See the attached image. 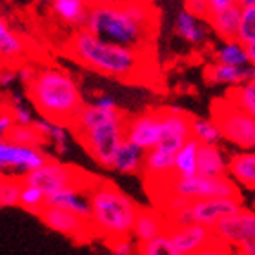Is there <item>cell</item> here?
Masks as SVG:
<instances>
[{
  "label": "cell",
  "mask_w": 255,
  "mask_h": 255,
  "mask_svg": "<svg viewBox=\"0 0 255 255\" xmlns=\"http://www.w3.org/2000/svg\"><path fill=\"white\" fill-rule=\"evenodd\" d=\"M64 53L95 73L129 84H151L159 75L153 51L108 42L86 27H79L69 35Z\"/></svg>",
  "instance_id": "cell-1"
},
{
  "label": "cell",
  "mask_w": 255,
  "mask_h": 255,
  "mask_svg": "<svg viewBox=\"0 0 255 255\" xmlns=\"http://www.w3.org/2000/svg\"><path fill=\"white\" fill-rule=\"evenodd\" d=\"M84 27L102 40L153 51L159 33V9L151 0H131L123 5L91 7Z\"/></svg>",
  "instance_id": "cell-2"
},
{
  "label": "cell",
  "mask_w": 255,
  "mask_h": 255,
  "mask_svg": "<svg viewBox=\"0 0 255 255\" xmlns=\"http://www.w3.org/2000/svg\"><path fill=\"white\" fill-rule=\"evenodd\" d=\"M26 93L40 117L68 128L86 106L73 77L60 68L37 71L35 79L26 86Z\"/></svg>",
  "instance_id": "cell-3"
},
{
  "label": "cell",
  "mask_w": 255,
  "mask_h": 255,
  "mask_svg": "<svg viewBox=\"0 0 255 255\" xmlns=\"http://www.w3.org/2000/svg\"><path fill=\"white\" fill-rule=\"evenodd\" d=\"M126 121L119 110L108 112L86 104L69 129L97 164L112 170L115 155L126 140Z\"/></svg>",
  "instance_id": "cell-4"
},
{
  "label": "cell",
  "mask_w": 255,
  "mask_h": 255,
  "mask_svg": "<svg viewBox=\"0 0 255 255\" xmlns=\"http://www.w3.org/2000/svg\"><path fill=\"white\" fill-rule=\"evenodd\" d=\"M88 195L91 202L90 223L95 230V235L106 237L110 243L131 237L133 226L140 212L131 197L119 190L115 184L101 179L91 182Z\"/></svg>",
  "instance_id": "cell-5"
},
{
  "label": "cell",
  "mask_w": 255,
  "mask_h": 255,
  "mask_svg": "<svg viewBox=\"0 0 255 255\" xmlns=\"http://www.w3.org/2000/svg\"><path fill=\"white\" fill-rule=\"evenodd\" d=\"M212 119L221 128L223 138L245 151H255V119L226 99L212 102Z\"/></svg>",
  "instance_id": "cell-6"
},
{
  "label": "cell",
  "mask_w": 255,
  "mask_h": 255,
  "mask_svg": "<svg viewBox=\"0 0 255 255\" xmlns=\"http://www.w3.org/2000/svg\"><path fill=\"white\" fill-rule=\"evenodd\" d=\"M160 191H171L184 197L190 202L204 199H239V186L228 175L226 177H202L193 175L186 179L175 177Z\"/></svg>",
  "instance_id": "cell-7"
},
{
  "label": "cell",
  "mask_w": 255,
  "mask_h": 255,
  "mask_svg": "<svg viewBox=\"0 0 255 255\" xmlns=\"http://www.w3.org/2000/svg\"><path fill=\"white\" fill-rule=\"evenodd\" d=\"M22 181L27 186H35L38 190H42L46 195H51V193H57V191L64 190V188L71 186L88 190L91 186L93 179L90 175H86L84 171L77 170L75 166L64 164V162L51 159L46 166L29 173Z\"/></svg>",
  "instance_id": "cell-8"
},
{
  "label": "cell",
  "mask_w": 255,
  "mask_h": 255,
  "mask_svg": "<svg viewBox=\"0 0 255 255\" xmlns=\"http://www.w3.org/2000/svg\"><path fill=\"white\" fill-rule=\"evenodd\" d=\"M215 239L235 255H255V210L243 208L215 226Z\"/></svg>",
  "instance_id": "cell-9"
},
{
  "label": "cell",
  "mask_w": 255,
  "mask_h": 255,
  "mask_svg": "<svg viewBox=\"0 0 255 255\" xmlns=\"http://www.w3.org/2000/svg\"><path fill=\"white\" fill-rule=\"evenodd\" d=\"M241 199H204L190 202L179 215L170 219L173 224H201L215 230L221 221L243 210Z\"/></svg>",
  "instance_id": "cell-10"
},
{
  "label": "cell",
  "mask_w": 255,
  "mask_h": 255,
  "mask_svg": "<svg viewBox=\"0 0 255 255\" xmlns=\"http://www.w3.org/2000/svg\"><path fill=\"white\" fill-rule=\"evenodd\" d=\"M49 160H51L49 155L42 148L20 146L7 138L0 140V170L4 171L5 175H15L24 179L33 171L40 170Z\"/></svg>",
  "instance_id": "cell-11"
},
{
  "label": "cell",
  "mask_w": 255,
  "mask_h": 255,
  "mask_svg": "<svg viewBox=\"0 0 255 255\" xmlns=\"http://www.w3.org/2000/svg\"><path fill=\"white\" fill-rule=\"evenodd\" d=\"M162 138V110L138 113L126 121V140L144 151H151Z\"/></svg>",
  "instance_id": "cell-12"
},
{
  "label": "cell",
  "mask_w": 255,
  "mask_h": 255,
  "mask_svg": "<svg viewBox=\"0 0 255 255\" xmlns=\"http://www.w3.org/2000/svg\"><path fill=\"white\" fill-rule=\"evenodd\" d=\"M191 123H193V117L182 112L181 108L173 106L162 110V138L157 148L175 155L193 137Z\"/></svg>",
  "instance_id": "cell-13"
},
{
  "label": "cell",
  "mask_w": 255,
  "mask_h": 255,
  "mask_svg": "<svg viewBox=\"0 0 255 255\" xmlns=\"http://www.w3.org/2000/svg\"><path fill=\"white\" fill-rule=\"evenodd\" d=\"M38 217L49 230H53L60 235H66L73 241H86L95 235V230H93L90 221H86V219L79 217L71 212L60 210V208L46 206Z\"/></svg>",
  "instance_id": "cell-14"
},
{
  "label": "cell",
  "mask_w": 255,
  "mask_h": 255,
  "mask_svg": "<svg viewBox=\"0 0 255 255\" xmlns=\"http://www.w3.org/2000/svg\"><path fill=\"white\" fill-rule=\"evenodd\" d=\"M168 235L182 255H193L217 243L212 228L201 224H173L168 226Z\"/></svg>",
  "instance_id": "cell-15"
},
{
  "label": "cell",
  "mask_w": 255,
  "mask_h": 255,
  "mask_svg": "<svg viewBox=\"0 0 255 255\" xmlns=\"http://www.w3.org/2000/svg\"><path fill=\"white\" fill-rule=\"evenodd\" d=\"M142 175L146 182H151L155 186H159V190H164L175 179V155L160 148L146 151Z\"/></svg>",
  "instance_id": "cell-16"
},
{
  "label": "cell",
  "mask_w": 255,
  "mask_h": 255,
  "mask_svg": "<svg viewBox=\"0 0 255 255\" xmlns=\"http://www.w3.org/2000/svg\"><path fill=\"white\" fill-rule=\"evenodd\" d=\"M170 226V219L166 217L160 210H151V208H144L140 210L135 221L131 232V239L137 241V245L149 243V241L157 239L159 235L166 234Z\"/></svg>",
  "instance_id": "cell-17"
},
{
  "label": "cell",
  "mask_w": 255,
  "mask_h": 255,
  "mask_svg": "<svg viewBox=\"0 0 255 255\" xmlns=\"http://www.w3.org/2000/svg\"><path fill=\"white\" fill-rule=\"evenodd\" d=\"M48 206L60 208V210L75 213L86 221H91V202L88 190H84V188L71 186L64 188L57 193H51V195H48Z\"/></svg>",
  "instance_id": "cell-18"
},
{
  "label": "cell",
  "mask_w": 255,
  "mask_h": 255,
  "mask_svg": "<svg viewBox=\"0 0 255 255\" xmlns=\"http://www.w3.org/2000/svg\"><path fill=\"white\" fill-rule=\"evenodd\" d=\"M228 177L243 190L255 191V151H239L232 155Z\"/></svg>",
  "instance_id": "cell-19"
},
{
  "label": "cell",
  "mask_w": 255,
  "mask_h": 255,
  "mask_svg": "<svg viewBox=\"0 0 255 255\" xmlns=\"http://www.w3.org/2000/svg\"><path fill=\"white\" fill-rule=\"evenodd\" d=\"M230 159L221 151L219 146L201 144L197 157V175L202 177H226Z\"/></svg>",
  "instance_id": "cell-20"
},
{
  "label": "cell",
  "mask_w": 255,
  "mask_h": 255,
  "mask_svg": "<svg viewBox=\"0 0 255 255\" xmlns=\"http://www.w3.org/2000/svg\"><path fill=\"white\" fill-rule=\"evenodd\" d=\"M0 53H2V64L4 69H16L22 68V57L26 53V46L11 31L9 26L5 24V18L0 20Z\"/></svg>",
  "instance_id": "cell-21"
},
{
  "label": "cell",
  "mask_w": 255,
  "mask_h": 255,
  "mask_svg": "<svg viewBox=\"0 0 255 255\" xmlns=\"http://www.w3.org/2000/svg\"><path fill=\"white\" fill-rule=\"evenodd\" d=\"M241 15H243V7L232 5L228 9L212 13L208 22L213 31L219 35V38H223L224 42H232V40H239Z\"/></svg>",
  "instance_id": "cell-22"
},
{
  "label": "cell",
  "mask_w": 255,
  "mask_h": 255,
  "mask_svg": "<svg viewBox=\"0 0 255 255\" xmlns=\"http://www.w3.org/2000/svg\"><path fill=\"white\" fill-rule=\"evenodd\" d=\"M144 159H146V151L135 146L129 140H124L123 146L119 148L115 160H113L112 170L123 173V175H138L142 173Z\"/></svg>",
  "instance_id": "cell-23"
},
{
  "label": "cell",
  "mask_w": 255,
  "mask_h": 255,
  "mask_svg": "<svg viewBox=\"0 0 255 255\" xmlns=\"http://www.w3.org/2000/svg\"><path fill=\"white\" fill-rule=\"evenodd\" d=\"M204 80L208 84H230V88L239 86L250 80V68H235L213 62L204 68Z\"/></svg>",
  "instance_id": "cell-24"
},
{
  "label": "cell",
  "mask_w": 255,
  "mask_h": 255,
  "mask_svg": "<svg viewBox=\"0 0 255 255\" xmlns=\"http://www.w3.org/2000/svg\"><path fill=\"white\" fill-rule=\"evenodd\" d=\"M33 128L46 138V142L53 144L55 151L59 155H66L69 151V131H71V129H69L68 126L51 123L48 119L40 117V119H35Z\"/></svg>",
  "instance_id": "cell-25"
},
{
  "label": "cell",
  "mask_w": 255,
  "mask_h": 255,
  "mask_svg": "<svg viewBox=\"0 0 255 255\" xmlns=\"http://www.w3.org/2000/svg\"><path fill=\"white\" fill-rule=\"evenodd\" d=\"M51 7L60 20L80 27H84L90 13V7L86 5L84 0H53Z\"/></svg>",
  "instance_id": "cell-26"
},
{
  "label": "cell",
  "mask_w": 255,
  "mask_h": 255,
  "mask_svg": "<svg viewBox=\"0 0 255 255\" xmlns=\"http://www.w3.org/2000/svg\"><path fill=\"white\" fill-rule=\"evenodd\" d=\"M201 142L191 137L175 153V177L186 179L197 175V157H199Z\"/></svg>",
  "instance_id": "cell-27"
},
{
  "label": "cell",
  "mask_w": 255,
  "mask_h": 255,
  "mask_svg": "<svg viewBox=\"0 0 255 255\" xmlns=\"http://www.w3.org/2000/svg\"><path fill=\"white\" fill-rule=\"evenodd\" d=\"M226 99L243 112L255 119V80H248L245 84L232 86L226 91Z\"/></svg>",
  "instance_id": "cell-28"
},
{
  "label": "cell",
  "mask_w": 255,
  "mask_h": 255,
  "mask_svg": "<svg viewBox=\"0 0 255 255\" xmlns=\"http://www.w3.org/2000/svg\"><path fill=\"white\" fill-rule=\"evenodd\" d=\"M191 135L193 138H197L201 144H208V146H217L221 140H223V133H221V128L217 126V123L210 119H201V117H193V123H191Z\"/></svg>",
  "instance_id": "cell-29"
},
{
  "label": "cell",
  "mask_w": 255,
  "mask_h": 255,
  "mask_svg": "<svg viewBox=\"0 0 255 255\" xmlns=\"http://www.w3.org/2000/svg\"><path fill=\"white\" fill-rule=\"evenodd\" d=\"M215 60L226 66H235V68H246V64H250L246 46L241 44L239 40L223 44L215 53Z\"/></svg>",
  "instance_id": "cell-30"
},
{
  "label": "cell",
  "mask_w": 255,
  "mask_h": 255,
  "mask_svg": "<svg viewBox=\"0 0 255 255\" xmlns=\"http://www.w3.org/2000/svg\"><path fill=\"white\" fill-rule=\"evenodd\" d=\"M24 190V181L15 175H2L0 179V206H20V195Z\"/></svg>",
  "instance_id": "cell-31"
},
{
  "label": "cell",
  "mask_w": 255,
  "mask_h": 255,
  "mask_svg": "<svg viewBox=\"0 0 255 255\" xmlns=\"http://www.w3.org/2000/svg\"><path fill=\"white\" fill-rule=\"evenodd\" d=\"M137 255H182L170 239L168 232L159 235L157 239L137 245Z\"/></svg>",
  "instance_id": "cell-32"
},
{
  "label": "cell",
  "mask_w": 255,
  "mask_h": 255,
  "mask_svg": "<svg viewBox=\"0 0 255 255\" xmlns=\"http://www.w3.org/2000/svg\"><path fill=\"white\" fill-rule=\"evenodd\" d=\"M46 206H48V195L42 190H38V188L24 184V190H22V195H20L22 210L27 213H35L38 217Z\"/></svg>",
  "instance_id": "cell-33"
},
{
  "label": "cell",
  "mask_w": 255,
  "mask_h": 255,
  "mask_svg": "<svg viewBox=\"0 0 255 255\" xmlns=\"http://www.w3.org/2000/svg\"><path fill=\"white\" fill-rule=\"evenodd\" d=\"M177 31L181 35L182 38H186L188 42H201L202 38H204V31H202V27L199 26V22L197 18L191 13H188L186 9L181 11L179 15H177Z\"/></svg>",
  "instance_id": "cell-34"
},
{
  "label": "cell",
  "mask_w": 255,
  "mask_h": 255,
  "mask_svg": "<svg viewBox=\"0 0 255 255\" xmlns=\"http://www.w3.org/2000/svg\"><path fill=\"white\" fill-rule=\"evenodd\" d=\"M5 138L20 146H33V148H42V144H46V138L33 126H15Z\"/></svg>",
  "instance_id": "cell-35"
},
{
  "label": "cell",
  "mask_w": 255,
  "mask_h": 255,
  "mask_svg": "<svg viewBox=\"0 0 255 255\" xmlns=\"http://www.w3.org/2000/svg\"><path fill=\"white\" fill-rule=\"evenodd\" d=\"M255 40V5L243 9L239 27V42L248 46Z\"/></svg>",
  "instance_id": "cell-36"
},
{
  "label": "cell",
  "mask_w": 255,
  "mask_h": 255,
  "mask_svg": "<svg viewBox=\"0 0 255 255\" xmlns=\"http://www.w3.org/2000/svg\"><path fill=\"white\" fill-rule=\"evenodd\" d=\"M184 7L195 18H202V20L208 22L212 16V9H210L208 0H184Z\"/></svg>",
  "instance_id": "cell-37"
},
{
  "label": "cell",
  "mask_w": 255,
  "mask_h": 255,
  "mask_svg": "<svg viewBox=\"0 0 255 255\" xmlns=\"http://www.w3.org/2000/svg\"><path fill=\"white\" fill-rule=\"evenodd\" d=\"M110 246H112L110 255H137V248H135V245H133L131 237L112 241Z\"/></svg>",
  "instance_id": "cell-38"
},
{
  "label": "cell",
  "mask_w": 255,
  "mask_h": 255,
  "mask_svg": "<svg viewBox=\"0 0 255 255\" xmlns=\"http://www.w3.org/2000/svg\"><path fill=\"white\" fill-rule=\"evenodd\" d=\"M16 126L15 119H13V115H11L9 108L5 106L2 108V115H0V133H2V138H5L7 135L11 133V129Z\"/></svg>",
  "instance_id": "cell-39"
},
{
  "label": "cell",
  "mask_w": 255,
  "mask_h": 255,
  "mask_svg": "<svg viewBox=\"0 0 255 255\" xmlns=\"http://www.w3.org/2000/svg\"><path fill=\"white\" fill-rule=\"evenodd\" d=\"M232 254H234V252L230 250L228 246L221 245V243H213L212 246H208V248L197 252V254H193V255H232Z\"/></svg>",
  "instance_id": "cell-40"
},
{
  "label": "cell",
  "mask_w": 255,
  "mask_h": 255,
  "mask_svg": "<svg viewBox=\"0 0 255 255\" xmlns=\"http://www.w3.org/2000/svg\"><path fill=\"white\" fill-rule=\"evenodd\" d=\"M97 108H101V110H108V112H113V110H119L117 108V102H115V99L110 95H99L95 99V102H93Z\"/></svg>",
  "instance_id": "cell-41"
},
{
  "label": "cell",
  "mask_w": 255,
  "mask_h": 255,
  "mask_svg": "<svg viewBox=\"0 0 255 255\" xmlns=\"http://www.w3.org/2000/svg\"><path fill=\"white\" fill-rule=\"evenodd\" d=\"M208 4L212 13H217V11L228 9L232 5H239V0H208Z\"/></svg>",
  "instance_id": "cell-42"
},
{
  "label": "cell",
  "mask_w": 255,
  "mask_h": 255,
  "mask_svg": "<svg viewBox=\"0 0 255 255\" xmlns=\"http://www.w3.org/2000/svg\"><path fill=\"white\" fill-rule=\"evenodd\" d=\"M88 7H99V5H123L131 2V0H84Z\"/></svg>",
  "instance_id": "cell-43"
},
{
  "label": "cell",
  "mask_w": 255,
  "mask_h": 255,
  "mask_svg": "<svg viewBox=\"0 0 255 255\" xmlns=\"http://www.w3.org/2000/svg\"><path fill=\"white\" fill-rule=\"evenodd\" d=\"M16 79H18V73H16V71H13V69H4V71H2V77H0V82H2L4 88H9Z\"/></svg>",
  "instance_id": "cell-44"
},
{
  "label": "cell",
  "mask_w": 255,
  "mask_h": 255,
  "mask_svg": "<svg viewBox=\"0 0 255 255\" xmlns=\"http://www.w3.org/2000/svg\"><path fill=\"white\" fill-rule=\"evenodd\" d=\"M246 51H248V59H250V64L255 66V40L252 44L246 46Z\"/></svg>",
  "instance_id": "cell-45"
},
{
  "label": "cell",
  "mask_w": 255,
  "mask_h": 255,
  "mask_svg": "<svg viewBox=\"0 0 255 255\" xmlns=\"http://www.w3.org/2000/svg\"><path fill=\"white\" fill-rule=\"evenodd\" d=\"M239 5L243 7V9H246V7H254L255 0H239Z\"/></svg>",
  "instance_id": "cell-46"
},
{
  "label": "cell",
  "mask_w": 255,
  "mask_h": 255,
  "mask_svg": "<svg viewBox=\"0 0 255 255\" xmlns=\"http://www.w3.org/2000/svg\"><path fill=\"white\" fill-rule=\"evenodd\" d=\"M35 2L42 5H53V0H35Z\"/></svg>",
  "instance_id": "cell-47"
},
{
  "label": "cell",
  "mask_w": 255,
  "mask_h": 255,
  "mask_svg": "<svg viewBox=\"0 0 255 255\" xmlns=\"http://www.w3.org/2000/svg\"><path fill=\"white\" fill-rule=\"evenodd\" d=\"M250 80H255V66H250Z\"/></svg>",
  "instance_id": "cell-48"
},
{
  "label": "cell",
  "mask_w": 255,
  "mask_h": 255,
  "mask_svg": "<svg viewBox=\"0 0 255 255\" xmlns=\"http://www.w3.org/2000/svg\"><path fill=\"white\" fill-rule=\"evenodd\" d=\"M254 210H255V199H254Z\"/></svg>",
  "instance_id": "cell-49"
}]
</instances>
